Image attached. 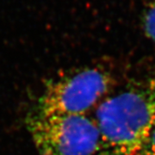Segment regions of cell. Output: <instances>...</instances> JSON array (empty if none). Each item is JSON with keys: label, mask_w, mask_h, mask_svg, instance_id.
<instances>
[{"label": "cell", "mask_w": 155, "mask_h": 155, "mask_svg": "<svg viewBox=\"0 0 155 155\" xmlns=\"http://www.w3.org/2000/svg\"><path fill=\"white\" fill-rule=\"evenodd\" d=\"M149 91L151 95H152V97H153V98L155 101V75L154 77L153 78V79H152V82L150 84V89H149Z\"/></svg>", "instance_id": "8992f818"}, {"label": "cell", "mask_w": 155, "mask_h": 155, "mask_svg": "<svg viewBox=\"0 0 155 155\" xmlns=\"http://www.w3.org/2000/svg\"><path fill=\"white\" fill-rule=\"evenodd\" d=\"M142 24L146 35L155 46V1L146 9Z\"/></svg>", "instance_id": "277c9868"}, {"label": "cell", "mask_w": 155, "mask_h": 155, "mask_svg": "<svg viewBox=\"0 0 155 155\" xmlns=\"http://www.w3.org/2000/svg\"><path fill=\"white\" fill-rule=\"evenodd\" d=\"M94 121L104 154L138 155L155 127V101L149 91H125L102 101Z\"/></svg>", "instance_id": "6da1fadb"}, {"label": "cell", "mask_w": 155, "mask_h": 155, "mask_svg": "<svg viewBox=\"0 0 155 155\" xmlns=\"http://www.w3.org/2000/svg\"><path fill=\"white\" fill-rule=\"evenodd\" d=\"M111 84L110 73L100 67L76 69L48 80L30 113L42 116L85 115L102 102Z\"/></svg>", "instance_id": "7a4b0ae2"}, {"label": "cell", "mask_w": 155, "mask_h": 155, "mask_svg": "<svg viewBox=\"0 0 155 155\" xmlns=\"http://www.w3.org/2000/svg\"><path fill=\"white\" fill-rule=\"evenodd\" d=\"M26 125L39 155H97L101 140L94 119L85 115L42 116L29 113Z\"/></svg>", "instance_id": "3957f363"}, {"label": "cell", "mask_w": 155, "mask_h": 155, "mask_svg": "<svg viewBox=\"0 0 155 155\" xmlns=\"http://www.w3.org/2000/svg\"><path fill=\"white\" fill-rule=\"evenodd\" d=\"M144 155H155V127L150 135V138L143 151Z\"/></svg>", "instance_id": "5b68a950"}]
</instances>
